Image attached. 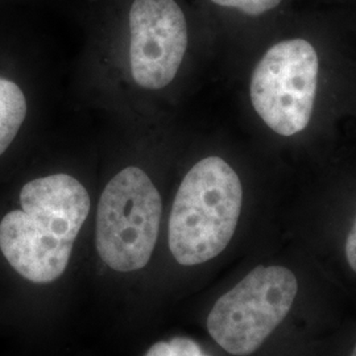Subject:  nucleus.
Instances as JSON below:
<instances>
[{
  "label": "nucleus",
  "mask_w": 356,
  "mask_h": 356,
  "mask_svg": "<svg viewBox=\"0 0 356 356\" xmlns=\"http://www.w3.org/2000/svg\"><path fill=\"white\" fill-rule=\"evenodd\" d=\"M344 250H346V259L348 261V266L356 273V218L353 227L347 235Z\"/></svg>",
  "instance_id": "10"
},
{
  "label": "nucleus",
  "mask_w": 356,
  "mask_h": 356,
  "mask_svg": "<svg viewBox=\"0 0 356 356\" xmlns=\"http://www.w3.org/2000/svg\"><path fill=\"white\" fill-rule=\"evenodd\" d=\"M173 356H209L202 353L201 347L189 338L177 337L170 341Z\"/></svg>",
  "instance_id": "9"
},
{
  "label": "nucleus",
  "mask_w": 356,
  "mask_h": 356,
  "mask_svg": "<svg viewBox=\"0 0 356 356\" xmlns=\"http://www.w3.org/2000/svg\"><path fill=\"white\" fill-rule=\"evenodd\" d=\"M129 63L144 89L168 86L188 48V23L176 0H135L129 11Z\"/></svg>",
  "instance_id": "6"
},
{
  "label": "nucleus",
  "mask_w": 356,
  "mask_h": 356,
  "mask_svg": "<svg viewBox=\"0 0 356 356\" xmlns=\"http://www.w3.org/2000/svg\"><path fill=\"white\" fill-rule=\"evenodd\" d=\"M318 54L306 38L281 40L268 49L251 76L254 111L273 132L293 136L304 131L317 94Z\"/></svg>",
  "instance_id": "5"
},
{
  "label": "nucleus",
  "mask_w": 356,
  "mask_h": 356,
  "mask_svg": "<svg viewBox=\"0 0 356 356\" xmlns=\"http://www.w3.org/2000/svg\"><path fill=\"white\" fill-rule=\"evenodd\" d=\"M20 206L0 222L1 254L23 279L53 282L67 267L89 216V193L76 178L58 173L26 184Z\"/></svg>",
  "instance_id": "1"
},
{
  "label": "nucleus",
  "mask_w": 356,
  "mask_h": 356,
  "mask_svg": "<svg viewBox=\"0 0 356 356\" xmlns=\"http://www.w3.org/2000/svg\"><path fill=\"white\" fill-rule=\"evenodd\" d=\"M216 7L232 10L247 17H261L284 7L285 0H209Z\"/></svg>",
  "instance_id": "8"
},
{
  "label": "nucleus",
  "mask_w": 356,
  "mask_h": 356,
  "mask_svg": "<svg viewBox=\"0 0 356 356\" xmlns=\"http://www.w3.org/2000/svg\"><path fill=\"white\" fill-rule=\"evenodd\" d=\"M351 356H356V344L355 347H354V351H353V354H351Z\"/></svg>",
  "instance_id": "12"
},
{
  "label": "nucleus",
  "mask_w": 356,
  "mask_h": 356,
  "mask_svg": "<svg viewBox=\"0 0 356 356\" xmlns=\"http://www.w3.org/2000/svg\"><path fill=\"white\" fill-rule=\"evenodd\" d=\"M26 116L23 91L13 81L0 76V156L11 145Z\"/></svg>",
  "instance_id": "7"
},
{
  "label": "nucleus",
  "mask_w": 356,
  "mask_h": 356,
  "mask_svg": "<svg viewBox=\"0 0 356 356\" xmlns=\"http://www.w3.org/2000/svg\"><path fill=\"white\" fill-rule=\"evenodd\" d=\"M243 189L223 159L198 161L178 188L169 218V248L181 266H198L222 254L242 211Z\"/></svg>",
  "instance_id": "2"
},
{
  "label": "nucleus",
  "mask_w": 356,
  "mask_h": 356,
  "mask_svg": "<svg viewBox=\"0 0 356 356\" xmlns=\"http://www.w3.org/2000/svg\"><path fill=\"white\" fill-rule=\"evenodd\" d=\"M297 292L288 268L256 267L213 306L209 334L231 355H251L286 318Z\"/></svg>",
  "instance_id": "4"
},
{
  "label": "nucleus",
  "mask_w": 356,
  "mask_h": 356,
  "mask_svg": "<svg viewBox=\"0 0 356 356\" xmlns=\"http://www.w3.org/2000/svg\"><path fill=\"white\" fill-rule=\"evenodd\" d=\"M144 356H173V348L170 342H157L153 344Z\"/></svg>",
  "instance_id": "11"
},
{
  "label": "nucleus",
  "mask_w": 356,
  "mask_h": 356,
  "mask_svg": "<svg viewBox=\"0 0 356 356\" xmlns=\"http://www.w3.org/2000/svg\"><path fill=\"white\" fill-rule=\"evenodd\" d=\"M163 216L161 195L136 166L119 172L104 188L97 213V251L116 272H134L151 260Z\"/></svg>",
  "instance_id": "3"
}]
</instances>
